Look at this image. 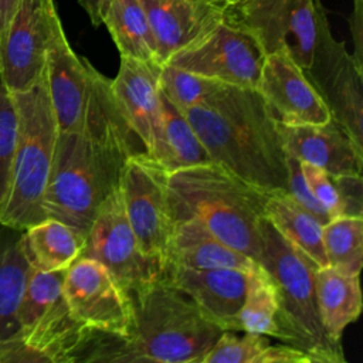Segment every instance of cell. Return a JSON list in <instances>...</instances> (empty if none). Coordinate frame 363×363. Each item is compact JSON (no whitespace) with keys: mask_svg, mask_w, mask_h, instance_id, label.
<instances>
[{"mask_svg":"<svg viewBox=\"0 0 363 363\" xmlns=\"http://www.w3.org/2000/svg\"><path fill=\"white\" fill-rule=\"evenodd\" d=\"M132 133L111 79L92 68L79 128L58 132L43 199L45 218L60 220L86 238L98 207L119 186L123 166L136 150Z\"/></svg>","mask_w":363,"mask_h":363,"instance_id":"6da1fadb","label":"cell"},{"mask_svg":"<svg viewBox=\"0 0 363 363\" xmlns=\"http://www.w3.org/2000/svg\"><path fill=\"white\" fill-rule=\"evenodd\" d=\"M182 112L211 162L264 191H286V153L278 121L255 88L225 85L204 105Z\"/></svg>","mask_w":363,"mask_h":363,"instance_id":"7a4b0ae2","label":"cell"},{"mask_svg":"<svg viewBox=\"0 0 363 363\" xmlns=\"http://www.w3.org/2000/svg\"><path fill=\"white\" fill-rule=\"evenodd\" d=\"M133 328L106 335L98 362L201 363L224 332L179 288L163 278L132 294Z\"/></svg>","mask_w":363,"mask_h":363,"instance_id":"3957f363","label":"cell"},{"mask_svg":"<svg viewBox=\"0 0 363 363\" xmlns=\"http://www.w3.org/2000/svg\"><path fill=\"white\" fill-rule=\"evenodd\" d=\"M167 193L174 221L196 218L225 244L258 262L261 220L271 193L214 162L169 172Z\"/></svg>","mask_w":363,"mask_h":363,"instance_id":"277c9868","label":"cell"},{"mask_svg":"<svg viewBox=\"0 0 363 363\" xmlns=\"http://www.w3.org/2000/svg\"><path fill=\"white\" fill-rule=\"evenodd\" d=\"M13 98L17 112V139L0 224L13 230H26L45 218L43 199L60 130L48 95L45 69L35 85L13 94Z\"/></svg>","mask_w":363,"mask_h":363,"instance_id":"5b68a950","label":"cell"},{"mask_svg":"<svg viewBox=\"0 0 363 363\" xmlns=\"http://www.w3.org/2000/svg\"><path fill=\"white\" fill-rule=\"evenodd\" d=\"M258 264L275 284L285 343L309 353L315 363H343V349L326 335L316 305L311 257L288 241L265 217L261 220Z\"/></svg>","mask_w":363,"mask_h":363,"instance_id":"8992f818","label":"cell"},{"mask_svg":"<svg viewBox=\"0 0 363 363\" xmlns=\"http://www.w3.org/2000/svg\"><path fill=\"white\" fill-rule=\"evenodd\" d=\"M316 37L311 65L303 69L306 78L336 119L363 146V72L356 67L343 41H337L320 0H315Z\"/></svg>","mask_w":363,"mask_h":363,"instance_id":"52a82bcc","label":"cell"},{"mask_svg":"<svg viewBox=\"0 0 363 363\" xmlns=\"http://www.w3.org/2000/svg\"><path fill=\"white\" fill-rule=\"evenodd\" d=\"M167 173L146 152L135 150L129 155L119 182L126 217L142 251L163 267L174 227Z\"/></svg>","mask_w":363,"mask_h":363,"instance_id":"ba28073f","label":"cell"},{"mask_svg":"<svg viewBox=\"0 0 363 363\" xmlns=\"http://www.w3.org/2000/svg\"><path fill=\"white\" fill-rule=\"evenodd\" d=\"M265 52L257 40L224 14L166 64L228 85L255 88Z\"/></svg>","mask_w":363,"mask_h":363,"instance_id":"9c48e42d","label":"cell"},{"mask_svg":"<svg viewBox=\"0 0 363 363\" xmlns=\"http://www.w3.org/2000/svg\"><path fill=\"white\" fill-rule=\"evenodd\" d=\"M82 257L104 264L130 292L162 279L164 267L146 255L128 221L121 186L98 207L85 238Z\"/></svg>","mask_w":363,"mask_h":363,"instance_id":"30bf717a","label":"cell"},{"mask_svg":"<svg viewBox=\"0 0 363 363\" xmlns=\"http://www.w3.org/2000/svg\"><path fill=\"white\" fill-rule=\"evenodd\" d=\"M62 296L71 315L91 330L112 336L132 332V294L99 261L77 258L65 271Z\"/></svg>","mask_w":363,"mask_h":363,"instance_id":"8fae6325","label":"cell"},{"mask_svg":"<svg viewBox=\"0 0 363 363\" xmlns=\"http://www.w3.org/2000/svg\"><path fill=\"white\" fill-rule=\"evenodd\" d=\"M223 14L247 30L265 55L285 51L306 69L315 37V0H242Z\"/></svg>","mask_w":363,"mask_h":363,"instance_id":"7c38bea8","label":"cell"},{"mask_svg":"<svg viewBox=\"0 0 363 363\" xmlns=\"http://www.w3.org/2000/svg\"><path fill=\"white\" fill-rule=\"evenodd\" d=\"M57 17L54 0H20L0 40V79L11 94L41 78Z\"/></svg>","mask_w":363,"mask_h":363,"instance_id":"4fadbf2b","label":"cell"},{"mask_svg":"<svg viewBox=\"0 0 363 363\" xmlns=\"http://www.w3.org/2000/svg\"><path fill=\"white\" fill-rule=\"evenodd\" d=\"M160 65L121 57L119 71L111 79L115 101L129 125L157 163L163 160V116L159 86Z\"/></svg>","mask_w":363,"mask_h":363,"instance_id":"5bb4252c","label":"cell"},{"mask_svg":"<svg viewBox=\"0 0 363 363\" xmlns=\"http://www.w3.org/2000/svg\"><path fill=\"white\" fill-rule=\"evenodd\" d=\"M255 89L279 123H323L332 118L303 69L285 51L265 55Z\"/></svg>","mask_w":363,"mask_h":363,"instance_id":"9a60e30c","label":"cell"},{"mask_svg":"<svg viewBox=\"0 0 363 363\" xmlns=\"http://www.w3.org/2000/svg\"><path fill=\"white\" fill-rule=\"evenodd\" d=\"M92 68L88 60L77 55L71 48L58 16L47 51L45 79L60 132L79 128L86 108Z\"/></svg>","mask_w":363,"mask_h":363,"instance_id":"2e32d148","label":"cell"},{"mask_svg":"<svg viewBox=\"0 0 363 363\" xmlns=\"http://www.w3.org/2000/svg\"><path fill=\"white\" fill-rule=\"evenodd\" d=\"M162 278L189 295L223 330L240 332L238 315L248 285L247 271L166 265Z\"/></svg>","mask_w":363,"mask_h":363,"instance_id":"e0dca14e","label":"cell"},{"mask_svg":"<svg viewBox=\"0 0 363 363\" xmlns=\"http://www.w3.org/2000/svg\"><path fill=\"white\" fill-rule=\"evenodd\" d=\"M284 149L299 162L315 164L330 176L362 174L363 146L333 118L323 123L278 122Z\"/></svg>","mask_w":363,"mask_h":363,"instance_id":"ac0fdd59","label":"cell"},{"mask_svg":"<svg viewBox=\"0 0 363 363\" xmlns=\"http://www.w3.org/2000/svg\"><path fill=\"white\" fill-rule=\"evenodd\" d=\"M18 336L34 363H74L88 362L101 333L79 323L61 295Z\"/></svg>","mask_w":363,"mask_h":363,"instance_id":"d6986e66","label":"cell"},{"mask_svg":"<svg viewBox=\"0 0 363 363\" xmlns=\"http://www.w3.org/2000/svg\"><path fill=\"white\" fill-rule=\"evenodd\" d=\"M152 27L160 65L189 45L220 17L210 0H139Z\"/></svg>","mask_w":363,"mask_h":363,"instance_id":"ffe728a7","label":"cell"},{"mask_svg":"<svg viewBox=\"0 0 363 363\" xmlns=\"http://www.w3.org/2000/svg\"><path fill=\"white\" fill-rule=\"evenodd\" d=\"M166 265L196 269L233 268L250 272L259 264L216 237L201 221L186 218L174 221Z\"/></svg>","mask_w":363,"mask_h":363,"instance_id":"44dd1931","label":"cell"},{"mask_svg":"<svg viewBox=\"0 0 363 363\" xmlns=\"http://www.w3.org/2000/svg\"><path fill=\"white\" fill-rule=\"evenodd\" d=\"M315 296L322 326L335 343H340L347 325L362 312L359 275L343 274L329 265L315 271Z\"/></svg>","mask_w":363,"mask_h":363,"instance_id":"7402d4cb","label":"cell"},{"mask_svg":"<svg viewBox=\"0 0 363 363\" xmlns=\"http://www.w3.org/2000/svg\"><path fill=\"white\" fill-rule=\"evenodd\" d=\"M20 245L33 268L62 271L82 255L85 237L60 220L44 218L24 230Z\"/></svg>","mask_w":363,"mask_h":363,"instance_id":"603a6c76","label":"cell"},{"mask_svg":"<svg viewBox=\"0 0 363 363\" xmlns=\"http://www.w3.org/2000/svg\"><path fill=\"white\" fill-rule=\"evenodd\" d=\"M201 363H315V359L288 343L274 345L268 336L224 330Z\"/></svg>","mask_w":363,"mask_h":363,"instance_id":"cb8c5ba5","label":"cell"},{"mask_svg":"<svg viewBox=\"0 0 363 363\" xmlns=\"http://www.w3.org/2000/svg\"><path fill=\"white\" fill-rule=\"evenodd\" d=\"M264 217L319 267L328 265L322 244L323 224L301 207L286 191H274L269 194L265 203Z\"/></svg>","mask_w":363,"mask_h":363,"instance_id":"d4e9b609","label":"cell"},{"mask_svg":"<svg viewBox=\"0 0 363 363\" xmlns=\"http://www.w3.org/2000/svg\"><path fill=\"white\" fill-rule=\"evenodd\" d=\"M102 24L106 26L121 57L160 65L155 35L139 0H112Z\"/></svg>","mask_w":363,"mask_h":363,"instance_id":"484cf974","label":"cell"},{"mask_svg":"<svg viewBox=\"0 0 363 363\" xmlns=\"http://www.w3.org/2000/svg\"><path fill=\"white\" fill-rule=\"evenodd\" d=\"M238 326L240 332L259 333L285 343L277 288L261 265L248 272V285L238 315Z\"/></svg>","mask_w":363,"mask_h":363,"instance_id":"4316f807","label":"cell"},{"mask_svg":"<svg viewBox=\"0 0 363 363\" xmlns=\"http://www.w3.org/2000/svg\"><path fill=\"white\" fill-rule=\"evenodd\" d=\"M164 152L162 166L167 172L210 163V157L187 116L160 89Z\"/></svg>","mask_w":363,"mask_h":363,"instance_id":"83f0119b","label":"cell"},{"mask_svg":"<svg viewBox=\"0 0 363 363\" xmlns=\"http://www.w3.org/2000/svg\"><path fill=\"white\" fill-rule=\"evenodd\" d=\"M322 244L328 265L359 275L363 265V216H339L323 224Z\"/></svg>","mask_w":363,"mask_h":363,"instance_id":"f1b7e54d","label":"cell"},{"mask_svg":"<svg viewBox=\"0 0 363 363\" xmlns=\"http://www.w3.org/2000/svg\"><path fill=\"white\" fill-rule=\"evenodd\" d=\"M30 267L20 240L0 252V340L10 339L20 332L17 309Z\"/></svg>","mask_w":363,"mask_h":363,"instance_id":"f546056e","label":"cell"},{"mask_svg":"<svg viewBox=\"0 0 363 363\" xmlns=\"http://www.w3.org/2000/svg\"><path fill=\"white\" fill-rule=\"evenodd\" d=\"M225 85L228 84L197 75L170 64L160 65L159 86L180 111L204 105Z\"/></svg>","mask_w":363,"mask_h":363,"instance_id":"4dcf8cb0","label":"cell"},{"mask_svg":"<svg viewBox=\"0 0 363 363\" xmlns=\"http://www.w3.org/2000/svg\"><path fill=\"white\" fill-rule=\"evenodd\" d=\"M65 271H41L30 267L17 309L20 330L31 326L62 295Z\"/></svg>","mask_w":363,"mask_h":363,"instance_id":"1f68e13d","label":"cell"},{"mask_svg":"<svg viewBox=\"0 0 363 363\" xmlns=\"http://www.w3.org/2000/svg\"><path fill=\"white\" fill-rule=\"evenodd\" d=\"M17 139V112L13 94L0 79V216L7 199Z\"/></svg>","mask_w":363,"mask_h":363,"instance_id":"d6a6232c","label":"cell"},{"mask_svg":"<svg viewBox=\"0 0 363 363\" xmlns=\"http://www.w3.org/2000/svg\"><path fill=\"white\" fill-rule=\"evenodd\" d=\"M301 169L312 194L323 206L330 220L343 216L342 200L332 176L323 169L306 162H301Z\"/></svg>","mask_w":363,"mask_h":363,"instance_id":"836d02e7","label":"cell"},{"mask_svg":"<svg viewBox=\"0 0 363 363\" xmlns=\"http://www.w3.org/2000/svg\"><path fill=\"white\" fill-rule=\"evenodd\" d=\"M286 153V152H285ZM286 169H288V189L286 193L306 211H309L318 221L326 224L330 217L323 206L312 194L305 176L301 169V162L286 153Z\"/></svg>","mask_w":363,"mask_h":363,"instance_id":"e575fe53","label":"cell"},{"mask_svg":"<svg viewBox=\"0 0 363 363\" xmlns=\"http://www.w3.org/2000/svg\"><path fill=\"white\" fill-rule=\"evenodd\" d=\"M339 191L343 216H362V174L332 176Z\"/></svg>","mask_w":363,"mask_h":363,"instance_id":"d590c367","label":"cell"},{"mask_svg":"<svg viewBox=\"0 0 363 363\" xmlns=\"http://www.w3.org/2000/svg\"><path fill=\"white\" fill-rule=\"evenodd\" d=\"M353 11L349 16V28L353 40V60L363 72V0H353Z\"/></svg>","mask_w":363,"mask_h":363,"instance_id":"8d00e7d4","label":"cell"},{"mask_svg":"<svg viewBox=\"0 0 363 363\" xmlns=\"http://www.w3.org/2000/svg\"><path fill=\"white\" fill-rule=\"evenodd\" d=\"M112 0H78L79 6L86 11L91 23L98 27L104 23V17Z\"/></svg>","mask_w":363,"mask_h":363,"instance_id":"74e56055","label":"cell"},{"mask_svg":"<svg viewBox=\"0 0 363 363\" xmlns=\"http://www.w3.org/2000/svg\"><path fill=\"white\" fill-rule=\"evenodd\" d=\"M20 0H0V40L4 35Z\"/></svg>","mask_w":363,"mask_h":363,"instance_id":"f35d334b","label":"cell"},{"mask_svg":"<svg viewBox=\"0 0 363 363\" xmlns=\"http://www.w3.org/2000/svg\"><path fill=\"white\" fill-rule=\"evenodd\" d=\"M221 13L223 11H225V10H228V9H231L233 6H235V4H238L240 1H242V0H210Z\"/></svg>","mask_w":363,"mask_h":363,"instance_id":"ab89813d","label":"cell"}]
</instances>
